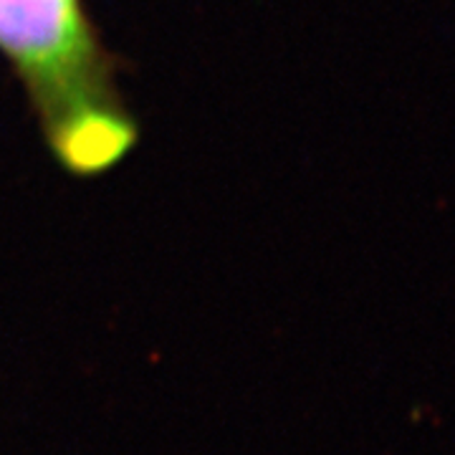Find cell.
I'll return each instance as SVG.
<instances>
[{
    "label": "cell",
    "instance_id": "6da1fadb",
    "mask_svg": "<svg viewBox=\"0 0 455 455\" xmlns=\"http://www.w3.org/2000/svg\"><path fill=\"white\" fill-rule=\"evenodd\" d=\"M0 51L44 107L66 164L94 172L124 155L132 130L104 99L99 51L79 0H0Z\"/></svg>",
    "mask_w": 455,
    "mask_h": 455
}]
</instances>
